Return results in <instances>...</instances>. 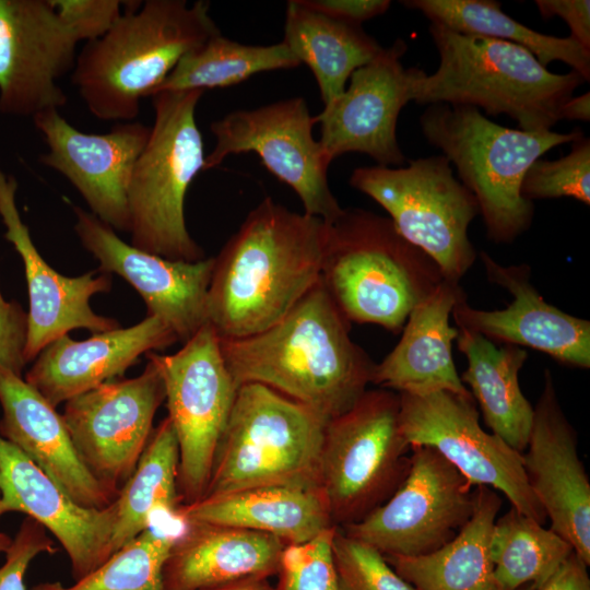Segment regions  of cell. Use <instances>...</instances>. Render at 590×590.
I'll return each instance as SVG.
<instances>
[{
	"label": "cell",
	"mask_w": 590,
	"mask_h": 590,
	"mask_svg": "<svg viewBox=\"0 0 590 590\" xmlns=\"http://www.w3.org/2000/svg\"><path fill=\"white\" fill-rule=\"evenodd\" d=\"M178 444L168 417L152 432L150 440L116 498L117 519L111 536L113 554L151 528L153 514L175 517L181 506L178 493Z\"/></svg>",
	"instance_id": "d6a6232c"
},
{
	"label": "cell",
	"mask_w": 590,
	"mask_h": 590,
	"mask_svg": "<svg viewBox=\"0 0 590 590\" xmlns=\"http://www.w3.org/2000/svg\"><path fill=\"white\" fill-rule=\"evenodd\" d=\"M349 182L380 204L398 232L427 253L445 279L459 283L474 263L468 228L479 205L444 155L412 160L404 167H357Z\"/></svg>",
	"instance_id": "30bf717a"
},
{
	"label": "cell",
	"mask_w": 590,
	"mask_h": 590,
	"mask_svg": "<svg viewBox=\"0 0 590 590\" xmlns=\"http://www.w3.org/2000/svg\"><path fill=\"white\" fill-rule=\"evenodd\" d=\"M209 590H275L269 582L268 579L255 580L241 582L228 587L209 589Z\"/></svg>",
	"instance_id": "7dc6e473"
},
{
	"label": "cell",
	"mask_w": 590,
	"mask_h": 590,
	"mask_svg": "<svg viewBox=\"0 0 590 590\" xmlns=\"http://www.w3.org/2000/svg\"><path fill=\"white\" fill-rule=\"evenodd\" d=\"M0 436L20 449L76 504L105 508L117 496L87 470L61 414L25 379L0 365Z\"/></svg>",
	"instance_id": "d4e9b609"
},
{
	"label": "cell",
	"mask_w": 590,
	"mask_h": 590,
	"mask_svg": "<svg viewBox=\"0 0 590 590\" xmlns=\"http://www.w3.org/2000/svg\"><path fill=\"white\" fill-rule=\"evenodd\" d=\"M176 342L175 333L154 316L129 328L93 333L83 341L64 334L38 354L25 381L57 408L121 376L141 355Z\"/></svg>",
	"instance_id": "cb8c5ba5"
},
{
	"label": "cell",
	"mask_w": 590,
	"mask_h": 590,
	"mask_svg": "<svg viewBox=\"0 0 590 590\" xmlns=\"http://www.w3.org/2000/svg\"><path fill=\"white\" fill-rule=\"evenodd\" d=\"M17 181L0 168V217L4 238L22 258L28 291L24 359L34 361L58 338L75 329L99 333L120 328L118 320L96 314L90 299L111 287V276L90 271L79 276L58 273L40 256L16 206Z\"/></svg>",
	"instance_id": "44dd1931"
},
{
	"label": "cell",
	"mask_w": 590,
	"mask_h": 590,
	"mask_svg": "<svg viewBox=\"0 0 590 590\" xmlns=\"http://www.w3.org/2000/svg\"><path fill=\"white\" fill-rule=\"evenodd\" d=\"M176 538L151 527L72 586L42 582L30 590H163V567Z\"/></svg>",
	"instance_id": "d590c367"
},
{
	"label": "cell",
	"mask_w": 590,
	"mask_h": 590,
	"mask_svg": "<svg viewBox=\"0 0 590 590\" xmlns=\"http://www.w3.org/2000/svg\"><path fill=\"white\" fill-rule=\"evenodd\" d=\"M394 493L358 522L340 528L384 555L421 556L452 541L471 518L474 487L439 452L412 446Z\"/></svg>",
	"instance_id": "4fadbf2b"
},
{
	"label": "cell",
	"mask_w": 590,
	"mask_h": 590,
	"mask_svg": "<svg viewBox=\"0 0 590 590\" xmlns=\"http://www.w3.org/2000/svg\"><path fill=\"white\" fill-rule=\"evenodd\" d=\"M429 34L439 54L432 74L409 68L411 101L467 105L507 115L524 131H547L583 82L575 71L550 72L526 48L506 40L455 32L438 23Z\"/></svg>",
	"instance_id": "277c9868"
},
{
	"label": "cell",
	"mask_w": 590,
	"mask_h": 590,
	"mask_svg": "<svg viewBox=\"0 0 590 590\" xmlns=\"http://www.w3.org/2000/svg\"><path fill=\"white\" fill-rule=\"evenodd\" d=\"M11 542L12 539L8 534L0 532V553H5Z\"/></svg>",
	"instance_id": "c3c4849f"
},
{
	"label": "cell",
	"mask_w": 590,
	"mask_h": 590,
	"mask_svg": "<svg viewBox=\"0 0 590 590\" xmlns=\"http://www.w3.org/2000/svg\"><path fill=\"white\" fill-rule=\"evenodd\" d=\"M33 121L48 149L39 156L40 164L64 176L101 221L130 233L128 190L151 127L122 121L106 133H86L58 109L44 110Z\"/></svg>",
	"instance_id": "e0dca14e"
},
{
	"label": "cell",
	"mask_w": 590,
	"mask_h": 590,
	"mask_svg": "<svg viewBox=\"0 0 590 590\" xmlns=\"http://www.w3.org/2000/svg\"><path fill=\"white\" fill-rule=\"evenodd\" d=\"M429 144L452 163L462 185L474 196L487 236L508 244L531 225L533 203L521 196L530 165L548 150L573 143L583 133L524 131L489 120L473 106L432 104L420 116Z\"/></svg>",
	"instance_id": "8992f818"
},
{
	"label": "cell",
	"mask_w": 590,
	"mask_h": 590,
	"mask_svg": "<svg viewBox=\"0 0 590 590\" xmlns=\"http://www.w3.org/2000/svg\"><path fill=\"white\" fill-rule=\"evenodd\" d=\"M458 330L457 346L468 361L467 369L460 375L462 384L470 387L492 433L522 453L533 417V406L519 386L527 351L512 344L497 346L480 333Z\"/></svg>",
	"instance_id": "f1b7e54d"
},
{
	"label": "cell",
	"mask_w": 590,
	"mask_h": 590,
	"mask_svg": "<svg viewBox=\"0 0 590 590\" xmlns=\"http://www.w3.org/2000/svg\"><path fill=\"white\" fill-rule=\"evenodd\" d=\"M534 3L543 17L558 16L564 20L571 32L569 37L590 49L589 0H536Z\"/></svg>",
	"instance_id": "ee69618b"
},
{
	"label": "cell",
	"mask_w": 590,
	"mask_h": 590,
	"mask_svg": "<svg viewBox=\"0 0 590 590\" xmlns=\"http://www.w3.org/2000/svg\"><path fill=\"white\" fill-rule=\"evenodd\" d=\"M163 401L162 376L149 361L139 376L108 380L66 402L61 416L79 457L115 496L135 470Z\"/></svg>",
	"instance_id": "9a60e30c"
},
{
	"label": "cell",
	"mask_w": 590,
	"mask_h": 590,
	"mask_svg": "<svg viewBox=\"0 0 590 590\" xmlns=\"http://www.w3.org/2000/svg\"><path fill=\"white\" fill-rule=\"evenodd\" d=\"M282 42L315 75L323 107L334 103L344 93L352 73L382 49L361 25L326 16L300 0L286 4Z\"/></svg>",
	"instance_id": "4dcf8cb0"
},
{
	"label": "cell",
	"mask_w": 590,
	"mask_h": 590,
	"mask_svg": "<svg viewBox=\"0 0 590 590\" xmlns=\"http://www.w3.org/2000/svg\"><path fill=\"white\" fill-rule=\"evenodd\" d=\"M521 196L535 199L574 198L590 204V140L579 137L569 154L554 161L538 158L524 174Z\"/></svg>",
	"instance_id": "8d00e7d4"
},
{
	"label": "cell",
	"mask_w": 590,
	"mask_h": 590,
	"mask_svg": "<svg viewBox=\"0 0 590 590\" xmlns=\"http://www.w3.org/2000/svg\"><path fill=\"white\" fill-rule=\"evenodd\" d=\"M72 209L74 231L99 271L125 279L144 300L146 316L161 319L182 344L206 323L214 257L194 262L163 258L127 244L93 213Z\"/></svg>",
	"instance_id": "ac0fdd59"
},
{
	"label": "cell",
	"mask_w": 590,
	"mask_h": 590,
	"mask_svg": "<svg viewBox=\"0 0 590 590\" xmlns=\"http://www.w3.org/2000/svg\"><path fill=\"white\" fill-rule=\"evenodd\" d=\"M350 332L319 280L275 324L220 344L237 387L267 386L329 421L362 397L376 365Z\"/></svg>",
	"instance_id": "7a4b0ae2"
},
{
	"label": "cell",
	"mask_w": 590,
	"mask_h": 590,
	"mask_svg": "<svg viewBox=\"0 0 590 590\" xmlns=\"http://www.w3.org/2000/svg\"><path fill=\"white\" fill-rule=\"evenodd\" d=\"M516 590H535V586L533 583H526Z\"/></svg>",
	"instance_id": "681fc988"
},
{
	"label": "cell",
	"mask_w": 590,
	"mask_h": 590,
	"mask_svg": "<svg viewBox=\"0 0 590 590\" xmlns=\"http://www.w3.org/2000/svg\"><path fill=\"white\" fill-rule=\"evenodd\" d=\"M145 355L164 382L167 417L178 444L180 503L192 504L206 492L238 387L208 322L174 354Z\"/></svg>",
	"instance_id": "8fae6325"
},
{
	"label": "cell",
	"mask_w": 590,
	"mask_h": 590,
	"mask_svg": "<svg viewBox=\"0 0 590 590\" xmlns=\"http://www.w3.org/2000/svg\"><path fill=\"white\" fill-rule=\"evenodd\" d=\"M560 118L567 120H590V93H583L577 97L571 96L564 103L560 109Z\"/></svg>",
	"instance_id": "bcb514c9"
},
{
	"label": "cell",
	"mask_w": 590,
	"mask_h": 590,
	"mask_svg": "<svg viewBox=\"0 0 590 590\" xmlns=\"http://www.w3.org/2000/svg\"><path fill=\"white\" fill-rule=\"evenodd\" d=\"M411 446L399 422V394L366 390L326 424L319 487L334 526L365 518L399 487L410 468Z\"/></svg>",
	"instance_id": "9c48e42d"
},
{
	"label": "cell",
	"mask_w": 590,
	"mask_h": 590,
	"mask_svg": "<svg viewBox=\"0 0 590 590\" xmlns=\"http://www.w3.org/2000/svg\"><path fill=\"white\" fill-rule=\"evenodd\" d=\"M459 283L442 280L411 310L393 350L375 365L371 384L398 393L426 394L447 390L469 396L452 357L459 330L449 323L463 294Z\"/></svg>",
	"instance_id": "4316f807"
},
{
	"label": "cell",
	"mask_w": 590,
	"mask_h": 590,
	"mask_svg": "<svg viewBox=\"0 0 590 590\" xmlns=\"http://www.w3.org/2000/svg\"><path fill=\"white\" fill-rule=\"evenodd\" d=\"M10 511L27 515L54 534L70 559L75 581L113 555L116 502L105 508L76 504L20 449L0 436V518Z\"/></svg>",
	"instance_id": "603a6c76"
},
{
	"label": "cell",
	"mask_w": 590,
	"mask_h": 590,
	"mask_svg": "<svg viewBox=\"0 0 590 590\" xmlns=\"http://www.w3.org/2000/svg\"><path fill=\"white\" fill-rule=\"evenodd\" d=\"M588 565L573 551L535 590H590Z\"/></svg>",
	"instance_id": "f6af8a7d"
},
{
	"label": "cell",
	"mask_w": 590,
	"mask_h": 590,
	"mask_svg": "<svg viewBox=\"0 0 590 590\" xmlns=\"http://www.w3.org/2000/svg\"><path fill=\"white\" fill-rule=\"evenodd\" d=\"M286 544L270 534L186 522L163 567V590H209L279 573Z\"/></svg>",
	"instance_id": "484cf974"
},
{
	"label": "cell",
	"mask_w": 590,
	"mask_h": 590,
	"mask_svg": "<svg viewBox=\"0 0 590 590\" xmlns=\"http://www.w3.org/2000/svg\"><path fill=\"white\" fill-rule=\"evenodd\" d=\"M203 94L202 90L163 91L151 96L154 121L128 190L130 244L170 260L204 258L185 220L187 191L205 158L196 121Z\"/></svg>",
	"instance_id": "52a82bcc"
},
{
	"label": "cell",
	"mask_w": 590,
	"mask_h": 590,
	"mask_svg": "<svg viewBox=\"0 0 590 590\" xmlns=\"http://www.w3.org/2000/svg\"><path fill=\"white\" fill-rule=\"evenodd\" d=\"M574 551L552 529L515 508L496 518L489 540L494 575L502 590L541 586Z\"/></svg>",
	"instance_id": "e575fe53"
},
{
	"label": "cell",
	"mask_w": 590,
	"mask_h": 590,
	"mask_svg": "<svg viewBox=\"0 0 590 590\" xmlns=\"http://www.w3.org/2000/svg\"><path fill=\"white\" fill-rule=\"evenodd\" d=\"M60 20L78 43L104 36L120 19L126 1L51 0Z\"/></svg>",
	"instance_id": "ab89813d"
},
{
	"label": "cell",
	"mask_w": 590,
	"mask_h": 590,
	"mask_svg": "<svg viewBox=\"0 0 590 590\" xmlns=\"http://www.w3.org/2000/svg\"><path fill=\"white\" fill-rule=\"evenodd\" d=\"M543 381L521 453L523 469L551 529L589 566L590 482L578 455L576 430L560 406L548 369Z\"/></svg>",
	"instance_id": "ffe728a7"
},
{
	"label": "cell",
	"mask_w": 590,
	"mask_h": 590,
	"mask_svg": "<svg viewBox=\"0 0 590 590\" xmlns=\"http://www.w3.org/2000/svg\"><path fill=\"white\" fill-rule=\"evenodd\" d=\"M55 552L46 529L26 517L5 551V562L0 567V590H26L24 579L32 560L37 555Z\"/></svg>",
	"instance_id": "60d3db41"
},
{
	"label": "cell",
	"mask_w": 590,
	"mask_h": 590,
	"mask_svg": "<svg viewBox=\"0 0 590 590\" xmlns=\"http://www.w3.org/2000/svg\"><path fill=\"white\" fill-rule=\"evenodd\" d=\"M398 394L400 428L411 447L434 448L473 486L500 491L512 508L545 523L546 515L528 484L521 453L481 427L472 394L447 390Z\"/></svg>",
	"instance_id": "5bb4252c"
},
{
	"label": "cell",
	"mask_w": 590,
	"mask_h": 590,
	"mask_svg": "<svg viewBox=\"0 0 590 590\" xmlns=\"http://www.w3.org/2000/svg\"><path fill=\"white\" fill-rule=\"evenodd\" d=\"M402 4L422 12L430 20L455 32L481 35L517 44L529 50L546 67L562 61L590 80V49L571 37H556L536 32L502 11L493 0H408Z\"/></svg>",
	"instance_id": "1f68e13d"
},
{
	"label": "cell",
	"mask_w": 590,
	"mask_h": 590,
	"mask_svg": "<svg viewBox=\"0 0 590 590\" xmlns=\"http://www.w3.org/2000/svg\"><path fill=\"white\" fill-rule=\"evenodd\" d=\"M220 33L209 1H126L115 25L78 54L71 81L97 119L133 121L179 60Z\"/></svg>",
	"instance_id": "3957f363"
},
{
	"label": "cell",
	"mask_w": 590,
	"mask_h": 590,
	"mask_svg": "<svg viewBox=\"0 0 590 590\" xmlns=\"http://www.w3.org/2000/svg\"><path fill=\"white\" fill-rule=\"evenodd\" d=\"M300 2L331 19L361 25L363 22L387 12L389 0H300Z\"/></svg>",
	"instance_id": "7bdbcfd3"
},
{
	"label": "cell",
	"mask_w": 590,
	"mask_h": 590,
	"mask_svg": "<svg viewBox=\"0 0 590 590\" xmlns=\"http://www.w3.org/2000/svg\"><path fill=\"white\" fill-rule=\"evenodd\" d=\"M298 66L300 62L283 42L246 45L220 33L187 52L152 95L163 91L205 92L241 83L260 72Z\"/></svg>",
	"instance_id": "836d02e7"
},
{
	"label": "cell",
	"mask_w": 590,
	"mask_h": 590,
	"mask_svg": "<svg viewBox=\"0 0 590 590\" xmlns=\"http://www.w3.org/2000/svg\"><path fill=\"white\" fill-rule=\"evenodd\" d=\"M327 223L266 197L214 257L206 322L220 340L259 333L320 280Z\"/></svg>",
	"instance_id": "6da1fadb"
},
{
	"label": "cell",
	"mask_w": 590,
	"mask_h": 590,
	"mask_svg": "<svg viewBox=\"0 0 590 590\" xmlns=\"http://www.w3.org/2000/svg\"><path fill=\"white\" fill-rule=\"evenodd\" d=\"M337 526L300 544H287L281 556L275 590H341L333 562Z\"/></svg>",
	"instance_id": "f35d334b"
},
{
	"label": "cell",
	"mask_w": 590,
	"mask_h": 590,
	"mask_svg": "<svg viewBox=\"0 0 590 590\" xmlns=\"http://www.w3.org/2000/svg\"><path fill=\"white\" fill-rule=\"evenodd\" d=\"M500 506L495 489L475 486L473 514L452 541L421 556H384L414 590H502L489 553Z\"/></svg>",
	"instance_id": "f546056e"
},
{
	"label": "cell",
	"mask_w": 590,
	"mask_h": 590,
	"mask_svg": "<svg viewBox=\"0 0 590 590\" xmlns=\"http://www.w3.org/2000/svg\"><path fill=\"white\" fill-rule=\"evenodd\" d=\"M408 46L397 39L355 70L344 93L314 116L319 142L332 162L345 153L370 156L380 166H399L405 156L397 140L401 109L411 102L409 69L401 58Z\"/></svg>",
	"instance_id": "d6986e66"
},
{
	"label": "cell",
	"mask_w": 590,
	"mask_h": 590,
	"mask_svg": "<svg viewBox=\"0 0 590 590\" xmlns=\"http://www.w3.org/2000/svg\"><path fill=\"white\" fill-rule=\"evenodd\" d=\"M175 517L252 530L287 544L305 543L334 527L320 488L267 485L206 496L181 505Z\"/></svg>",
	"instance_id": "83f0119b"
},
{
	"label": "cell",
	"mask_w": 590,
	"mask_h": 590,
	"mask_svg": "<svg viewBox=\"0 0 590 590\" xmlns=\"http://www.w3.org/2000/svg\"><path fill=\"white\" fill-rule=\"evenodd\" d=\"M27 312L16 302H8L0 292V365L21 376L26 362L24 349Z\"/></svg>",
	"instance_id": "b9f144b4"
},
{
	"label": "cell",
	"mask_w": 590,
	"mask_h": 590,
	"mask_svg": "<svg viewBox=\"0 0 590 590\" xmlns=\"http://www.w3.org/2000/svg\"><path fill=\"white\" fill-rule=\"evenodd\" d=\"M480 257L487 280L508 291L512 302L504 309H477L463 293L451 312L457 328L493 342L538 350L563 365L589 368L590 321L548 304L530 282L529 266H503L485 251Z\"/></svg>",
	"instance_id": "7402d4cb"
},
{
	"label": "cell",
	"mask_w": 590,
	"mask_h": 590,
	"mask_svg": "<svg viewBox=\"0 0 590 590\" xmlns=\"http://www.w3.org/2000/svg\"><path fill=\"white\" fill-rule=\"evenodd\" d=\"M442 280L437 263L387 216L347 208L327 223L320 282L351 323L399 332Z\"/></svg>",
	"instance_id": "5b68a950"
},
{
	"label": "cell",
	"mask_w": 590,
	"mask_h": 590,
	"mask_svg": "<svg viewBox=\"0 0 590 590\" xmlns=\"http://www.w3.org/2000/svg\"><path fill=\"white\" fill-rule=\"evenodd\" d=\"M327 422L267 386H239L203 497L267 485L320 488Z\"/></svg>",
	"instance_id": "ba28073f"
},
{
	"label": "cell",
	"mask_w": 590,
	"mask_h": 590,
	"mask_svg": "<svg viewBox=\"0 0 590 590\" xmlns=\"http://www.w3.org/2000/svg\"><path fill=\"white\" fill-rule=\"evenodd\" d=\"M315 125L303 97L232 111L210 126L215 144L205 155L203 170L219 166L228 155L255 153L296 192L304 213L333 222L343 208L330 189L331 161L312 135Z\"/></svg>",
	"instance_id": "7c38bea8"
},
{
	"label": "cell",
	"mask_w": 590,
	"mask_h": 590,
	"mask_svg": "<svg viewBox=\"0 0 590 590\" xmlns=\"http://www.w3.org/2000/svg\"><path fill=\"white\" fill-rule=\"evenodd\" d=\"M78 44L51 0H0V113L33 118L64 106L58 80L73 70Z\"/></svg>",
	"instance_id": "2e32d148"
},
{
	"label": "cell",
	"mask_w": 590,
	"mask_h": 590,
	"mask_svg": "<svg viewBox=\"0 0 590 590\" xmlns=\"http://www.w3.org/2000/svg\"><path fill=\"white\" fill-rule=\"evenodd\" d=\"M341 590H414L374 546L351 538L339 527L332 540Z\"/></svg>",
	"instance_id": "74e56055"
}]
</instances>
